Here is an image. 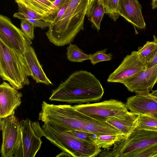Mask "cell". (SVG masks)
Returning a JSON list of instances; mask_svg holds the SVG:
<instances>
[{
  "label": "cell",
  "instance_id": "obj_13",
  "mask_svg": "<svg viewBox=\"0 0 157 157\" xmlns=\"http://www.w3.org/2000/svg\"><path fill=\"white\" fill-rule=\"evenodd\" d=\"M23 94L10 84L3 82L0 85V119L14 115L21 103Z\"/></svg>",
  "mask_w": 157,
  "mask_h": 157
},
{
  "label": "cell",
  "instance_id": "obj_21",
  "mask_svg": "<svg viewBox=\"0 0 157 157\" xmlns=\"http://www.w3.org/2000/svg\"><path fill=\"white\" fill-rule=\"evenodd\" d=\"M126 137L123 134H105L96 135L91 140L98 147L108 149Z\"/></svg>",
  "mask_w": 157,
  "mask_h": 157
},
{
  "label": "cell",
  "instance_id": "obj_7",
  "mask_svg": "<svg viewBox=\"0 0 157 157\" xmlns=\"http://www.w3.org/2000/svg\"><path fill=\"white\" fill-rule=\"evenodd\" d=\"M19 124L20 138L14 157H34L41 147L44 132L37 121L26 119L21 120Z\"/></svg>",
  "mask_w": 157,
  "mask_h": 157
},
{
  "label": "cell",
  "instance_id": "obj_6",
  "mask_svg": "<svg viewBox=\"0 0 157 157\" xmlns=\"http://www.w3.org/2000/svg\"><path fill=\"white\" fill-rule=\"evenodd\" d=\"M42 128L48 140L72 157H94L101 151L93 142L79 139L53 126L44 124Z\"/></svg>",
  "mask_w": 157,
  "mask_h": 157
},
{
  "label": "cell",
  "instance_id": "obj_24",
  "mask_svg": "<svg viewBox=\"0 0 157 157\" xmlns=\"http://www.w3.org/2000/svg\"><path fill=\"white\" fill-rule=\"evenodd\" d=\"M136 128L157 131V119L148 116L138 115Z\"/></svg>",
  "mask_w": 157,
  "mask_h": 157
},
{
  "label": "cell",
  "instance_id": "obj_1",
  "mask_svg": "<svg viewBox=\"0 0 157 157\" xmlns=\"http://www.w3.org/2000/svg\"><path fill=\"white\" fill-rule=\"evenodd\" d=\"M104 94L100 81L91 72L79 70L72 73L52 92L51 101L68 103H88L100 101Z\"/></svg>",
  "mask_w": 157,
  "mask_h": 157
},
{
  "label": "cell",
  "instance_id": "obj_32",
  "mask_svg": "<svg viewBox=\"0 0 157 157\" xmlns=\"http://www.w3.org/2000/svg\"><path fill=\"white\" fill-rule=\"evenodd\" d=\"M157 64V52L151 61L147 65V69L150 68Z\"/></svg>",
  "mask_w": 157,
  "mask_h": 157
},
{
  "label": "cell",
  "instance_id": "obj_29",
  "mask_svg": "<svg viewBox=\"0 0 157 157\" xmlns=\"http://www.w3.org/2000/svg\"><path fill=\"white\" fill-rule=\"evenodd\" d=\"M18 8V12L25 14L28 16L35 19L42 20L43 17L25 6L23 4L16 2Z\"/></svg>",
  "mask_w": 157,
  "mask_h": 157
},
{
  "label": "cell",
  "instance_id": "obj_14",
  "mask_svg": "<svg viewBox=\"0 0 157 157\" xmlns=\"http://www.w3.org/2000/svg\"><path fill=\"white\" fill-rule=\"evenodd\" d=\"M157 82V64L143 71L125 81L123 84L128 91L147 90L151 91Z\"/></svg>",
  "mask_w": 157,
  "mask_h": 157
},
{
  "label": "cell",
  "instance_id": "obj_22",
  "mask_svg": "<svg viewBox=\"0 0 157 157\" xmlns=\"http://www.w3.org/2000/svg\"><path fill=\"white\" fill-rule=\"evenodd\" d=\"M152 41H147L137 52L142 58L147 63V65L151 61L157 52V37L153 36Z\"/></svg>",
  "mask_w": 157,
  "mask_h": 157
},
{
  "label": "cell",
  "instance_id": "obj_25",
  "mask_svg": "<svg viewBox=\"0 0 157 157\" xmlns=\"http://www.w3.org/2000/svg\"><path fill=\"white\" fill-rule=\"evenodd\" d=\"M105 13L114 21H116L119 16L118 13L119 0H102Z\"/></svg>",
  "mask_w": 157,
  "mask_h": 157
},
{
  "label": "cell",
  "instance_id": "obj_38",
  "mask_svg": "<svg viewBox=\"0 0 157 157\" xmlns=\"http://www.w3.org/2000/svg\"><path fill=\"white\" fill-rule=\"evenodd\" d=\"M155 98L157 99V98L155 97Z\"/></svg>",
  "mask_w": 157,
  "mask_h": 157
},
{
  "label": "cell",
  "instance_id": "obj_5",
  "mask_svg": "<svg viewBox=\"0 0 157 157\" xmlns=\"http://www.w3.org/2000/svg\"><path fill=\"white\" fill-rule=\"evenodd\" d=\"M31 74L23 54L0 40V76L18 90L29 85Z\"/></svg>",
  "mask_w": 157,
  "mask_h": 157
},
{
  "label": "cell",
  "instance_id": "obj_12",
  "mask_svg": "<svg viewBox=\"0 0 157 157\" xmlns=\"http://www.w3.org/2000/svg\"><path fill=\"white\" fill-rule=\"evenodd\" d=\"M136 95L127 98L128 109L136 115H145L157 119V99L148 90L136 91Z\"/></svg>",
  "mask_w": 157,
  "mask_h": 157
},
{
  "label": "cell",
  "instance_id": "obj_20",
  "mask_svg": "<svg viewBox=\"0 0 157 157\" xmlns=\"http://www.w3.org/2000/svg\"><path fill=\"white\" fill-rule=\"evenodd\" d=\"M105 13L102 0H98L87 8L86 15L98 31L100 29L101 22Z\"/></svg>",
  "mask_w": 157,
  "mask_h": 157
},
{
  "label": "cell",
  "instance_id": "obj_19",
  "mask_svg": "<svg viewBox=\"0 0 157 157\" xmlns=\"http://www.w3.org/2000/svg\"><path fill=\"white\" fill-rule=\"evenodd\" d=\"M84 131L96 135L122 134L119 130L107 123L95 120L90 121L86 124Z\"/></svg>",
  "mask_w": 157,
  "mask_h": 157
},
{
  "label": "cell",
  "instance_id": "obj_11",
  "mask_svg": "<svg viewBox=\"0 0 157 157\" xmlns=\"http://www.w3.org/2000/svg\"><path fill=\"white\" fill-rule=\"evenodd\" d=\"M0 126L2 133L1 157H14L20 138L19 121L14 115H12L0 119Z\"/></svg>",
  "mask_w": 157,
  "mask_h": 157
},
{
  "label": "cell",
  "instance_id": "obj_35",
  "mask_svg": "<svg viewBox=\"0 0 157 157\" xmlns=\"http://www.w3.org/2000/svg\"><path fill=\"white\" fill-rule=\"evenodd\" d=\"M98 0H88V8L92 5Z\"/></svg>",
  "mask_w": 157,
  "mask_h": 157
},
{
  "label": "cell",
  "instance_id": "obj_28",
  "mask_svg": "<svg viewBox=\"0 0 157 157\" xmlns=\"http://www.w3.org/2000/svg\"><path fill=\"white\" fill-rule=\"evenodd\" d=\"M35 26L34 24L26 19L21 20V28L22 31L32 40L35 37L34 29Z\"/></svg>",
  "mask_w": 157,
  "mask_h": 157
},
{
  "label": "cell",
  "instance_id": "obj_23",
  "mask_svg": "<svg viewBox=\"0 0 157 157\" xmlns=\"http://www.w3.org/2000/svg\"><path fill=\"white\" fill-rule=\"evenodd\" d=\"M91 54H87L79 48L76 44H70L67 48V56L68 59L70 61L82 62L90 59Z\"/></svg>",
  "mask_w": 157,
  "mask_h": 157
},
{
  "label": "cell",
  "instance_id": "obj_31",
  "mask_svg": "<svg viewBox=\"0 0 157 157\" xmlns=\"http://www.w3.org/2000/svg\"><path fill=\"white\" fill-rule=\"evenodd\" d=\"M69 2V0H67L63 5L59 9L56 15L52 22L50 24L55 23L58 21L60 19L66 10Z\"/></svg>",
  "mask_w": 157,
  "mask_h": 157
},
{
  "label": "cell",
  "instance_id": "obj_16",
  "mask_svg": "<svg viewBox=\"0 0 157 157\" xmlns=\"http://www.w3.org/2000/svg\"><path fill=\"white\" fill-rule=\"evenodd\" d=\"M23 54L29 68L31 74V76L33 79L37 83L52 85V82L44 71L31 45L26 47Z\"/></svg>",
  "mask_w": 157,
  "mask_h": 157
},
{
  "label": "cell",
  "instance_id": "obj_18",
  "mask_svg": "<svg viewBox=\"0 0 157 157\" xmlns=\"http://www.w3.org/2000/svg\"><path fill=\"white\" fill-rule=\"evenodd\" d=\"M16 2H20L32 10L43 17L42 19L47 17L52 11L51 7L52 2L49 0H15Z\"/></svg>",
  "mask_w": 157,
  "mask_h": 157
},
{
  "label": "cell",
  "instance_id": "obj_26",
  "mask_svg": "<svg viewBox=\"0 0 157 157\" xmlns=\"http://www.w3.org/2000/svg\"><path fill=\"white\" fill-rule=\"evenodd\" d=\"M107 48L98 51L94 53L91 54L90 59L91 63L94 65L96 63L103 61H109L113 56L112 54L110 53H107L106 52Z\"/></svg>",
  "mask_w": 157,
  "mask_h": 157
},
{
  "label": "cell",
  "instance_id": "obj_37",
  "mask_svg": "<svg viewBox=\"0 0 157 157\" xmlns=\"http://www.w3.org/2000/svg\"><path fill=\"white\" fill-rule=\"evenodd\" d=\"M49 0L50 1L52 2H53V1H55V0Z\"/></svg>",
  "mask_w": 157,
  "mask_h": 157
},
{
  "label": "cell",
  "instance_id": "obj_34",
  "mask_svg": "<svg viewBox=\"0 0 157 157\" xmlns=\"http://www.w3.org/2000/svg\"><path fill=\"white\" fill-rule=\"evenodd\" d=\"M151 5L153 9H157V0H152Z\"/></svg>",
  "mask_w": 157,
  "mask_h": 157
},
{
  "label": "cell",
  "instance_id": "obj_8",
  "mask_svg": "<svg viewBox=\"0 0 157 157\" xmlns=\"http://www.w3.org/2000/svg\"><path fill=\"white\" fill-rule=\"evenodd\" d=\"M75 109L92 119L106 122L109 117L124 114L128 112L125 104L121 101L111 99L94 103L73 105Z\"/></svg>",
  "mask_w": 157,
  "mask_h": 157
},
{
  "label": "cell",
  "instance_id": "obj_2",
  "mask_svg": "<svg viewBox=\"0 0 157 157\" xmlns=\"http://www.w3.org/2000/svg\"><path fill=\"white\" fill-rule=\"evenodd\" d=\"M88 0H69L63 15L57 21L49 24L45 34L49 41L57 46H63L73 42L84 29Z\"/></svg>",
  "mask_w": 157,
  "mask_h": 157
},
{
  "label": "cell",
  "instance_id": "obj_10",
  "mask_svg": "<svg viewBox=\"0 0 157 157\" xmlns=\"http://www.w3.org/2000/svg\"><path fill=\"white\" fill-rule=\"evenodd\" d=\"M0 40L14 50L23 54L32 40L13 23L8 17L0 15Z\"/></svg>",
  "mask_w": 157,
  "mask_h": 157
},
{
  "label": "cell",
  "instance_id": "obj_33",
  "mask_svg": "<svg viewBox=\"0 0 157 157\" xmlns=\"http://www.w3.org/2000/svg\"><path fill=\"white\" fill-rule=\"evenodd\" d=\"M72 156L71 155H70L68 153L63 151L62 152L58 154L56 157H71Z\"/></svg>",
  "mask_w": 157,
  "mask_h": 157
},
{
  "label": "cell",
  "instance_id": "obj_9",
  "mask_svg": "<svg viewBox=\"0 0 157 157\" xmlns=\"http://www.w3.org/2000/svg\"><path fill=\"white\" fill-rule=\"evenodd\" d=\"M147 64L137 51L126 56L119 66L109 76L107 81L123 84L127 80L147 69Z\"/></svg>",
  "mask_w": 157,
  "mask_h": 157
},
{
  "label": "cell",
  "instance_id": "obj_4",
  "mask_svg": "<svg viewBox=\"0 0 157 157\" xmlns=\"http://www.w3.org/2000/svg\"><path fill=\"white\" fill-rule=\"evenodd\" d=\"M39 120L46 124L64 131L74 130L84 131L86 124L94 120L76 110L73 106L50 104L44 101Z\"/></svg>",
  "mask_w": 157,
  "mask_h": 157
},
{
  "label": "cell",
  "instance_id": "obj_17",
  "mask_svg": "<svg viewBox=\"0 0 157 157\" xmlns=\"http://www.w3.org/2000/svg\"><path fill=\"white\" fill-rule=\"evenodd\" d=\"M138 119V115L128 111L123 114L108 118L105 122L127 137L136 128Z\"/></svg>",
  "mask_w": 157,
  "mask_h": 157
},
{
  "label": "cell",
  "instance_id": "obj_15",
  "mask_svg": "<svg viewBox=\"0 0 157 157\" xmlns=\"http://www.w3.org/2000/svg\"><path fill=\"white\" fill-rule=\"evenodd\" d=\"M141 8L138 0H119L118 13L134 26L144 29L146 24Z\"/></svg>",
  "mask_w": 157,
  "mask_h": 157
},
{
  "label": "cell",
  "instance_id": "obj_30",
  "mask_svg": "<svg viewBox=\"0 0 157 157\" xmlns=\"http://www.w3.org/2000/svg\"><path fill=\"white\" fill-rule=\"evenodd\" d=\"M66 132L79 139L91 142H92L91 138L93 137L94 136V135L90 132L78 130H74Z\"/></svg>",
  "mask_w": 157,
  "mask_h": 157
},
{
  "label": "cell",
  "instance_id": "obj_27",
  "mask_svg": "<svg viewBox=\"0 0 157 157\" xmlns=\"http://www.w3.org/2000/svg\"><path fill=\"white\" fill-rule=\"evenodd\" d=\"M13 16L15 18L21 20H27L33 23L35 27H39L42 29H45L47 27L48 28L49 26V24L43 20L34 19L28 16L25 14L19 12L15 13L13 15Z\"/></svg>",
  "mask_w": 157,
  "mask_h": 157
},
{
  "label": "cell",
  "instance_id": "obj_3",
  "mask_svg": "<svg viewBox=\"0 0 157 157\" xmlns=\"http://www.w3.org/2000/svg\"><path fill=\"white\" fill-rule=\"evenodd\" d=\"M98 156L112 157H157V131L136 128L128 136Z\"/></svg>",
  "mask_w": 157,
  "mask_h": 157
},
{
  "label": "cell",
  "instance_id": "obj_36",
  "mask_svg": "<svg viewBox=\"0 0 157 157\" xmlns=\"http://www.w3.org/2000/svg\"><path fill=\"white\" fill-rule=\"evenodd\" d=\"M151 93L153 96L157 98V89L155 90H153Z\"/></svg>",
  "mask_w": 157,
  "mask_h": 157
}]
</instances>
